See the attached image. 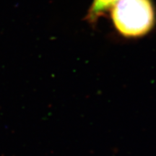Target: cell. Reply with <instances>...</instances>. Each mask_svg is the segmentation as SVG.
I'll return each mask as SVG.
<instances>
[{
    "label": "cell",
    "instance_id": "2",
    "mask_svg": "<svg viewBox=\"0 0 156 156\" xmlns=\"http://www.w3.org/2000/svg\"><path fill=\"white\" fill-rule=\"evenodd\" d=\"M119 0H93L87 15V20L95 22L105 12L112 8Z\"/></svg>",
    "mask_w": 156,
    "mask_h": 156
},
{
    "label": "cell",
    "instance_id": "1",
    "mask_svg": "<svg viewBox=\"0 0 156 156\" xmlns=\"http://www.w3.org/2000/svg\"><path fill=\"white\" fill-rule=\"evenodd\" d=\"M115 28L122 36H145L155 24V10L151 0H119L112 8Z\"/></svg>",
    "mask_w": 156,
    "mask_h": 156
}]
</instances>
